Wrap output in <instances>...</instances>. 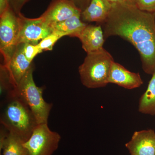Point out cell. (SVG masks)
Instances as JSON below:
<instances>
[{
    "label": "cell",
    "mask_w": 155,
    "mask_h": 155,
    "mask_svg": "<svg viewBox=\"0 0 155 155\" xmlns=\"http://www.w3.org/2000/svg\"><path fill=\"white\" fill-rule=\"evenodd\" d=\"M61 140L60 134L51 130L48 124H38L24 146L28 155H52Z\"/></svg>",
    "instance_id": "obj_6"
},
{
    "label": "cell",
    "mask_w": 155,
    "mask_h": 155,
    "mask_svg": "<svg viewBox=\"0 0 155 155\" xmlns=\"http://www.w3.org/2000/svg\"><path fill=\"white\" fill-rule=\"evenodd\" d=\"M64 36H65V35L63 34L53 31L51 33L41 41L38 45L42 51H51L54 45L58 40Z\"/></svg>",
    "instance_id": "obj_17"
},
{
    "label": "cell",
    "mask_w": 155,
    "mask_h": 155,
    "mask_svg": "<svg viewBox=\"0 0 155 155\" xmlns=\"http://www.w3.org/2000/svg\"><path fill=\"white\" fill-rule=\"evenodd\" d=\"M19 28L17 45L20 44H38L41 41L53 32L51 25L41 16L31 19L24 17L21 13L18 14Z\"/></svg>",
    "instance_id": "obj_7"
},
{
    "label": "cell",
    "mask_w": 155,
    "mask_h": 155,
    "mask_svg": "<svg viewBox=\"0 0 155 155\" xmlns=\"http://www.w3.org/2000/svg\"><path fill=\"white\" fill-rule=\"evenodd\" d=\"M22 49L25 58L31 63L38 54L43 52L38 45L28 43H22Z\"/></svg>",
    "instance_id": "obj_18"
},
{
    "label": "cell",
    "mask_w": 155,
    "mask_h": 155,
    "mask_svg": "<svg viewBox=\"0 0 155 155\" xmlns=\"http://www.w3.org/2000/svg\"><path fill=\"white\" fill-rule=\"evenodd\" d=\"M152 75L146 91L140 99L138 110L142 114L154 116L155 115V70Z\"/></svg>",
    "instance_id": "obj_15"
},
{
    "label": "cell",
    "mask_w": 155,
    "mask_h": 155,
    "mask_svg": "<svg viewBox=\"0 0 155 155\" xmlns=\"http://www.w3.org/2000/svg\"><path fill=\"white\" fill-rule=\"evenodd\" d=\"M19 22L18 14L9 6L0 14V51L7 67L17 46Z\"/></svg>",
    "instance_id": "obj_5"
},
{
    "label": "cell",
    "mask_w": 155,
    "mask_h": 155,
    "mask_svg": "<svg viewBox=\"0 0 155 155\" xmlns=\"http://www.w3.org/2000/svg\"><path fill=\"white\" fill-rule=\"evenodd\" d=\"M81 13L70 0H53L41 16L52 25Z\"/></svg>",
    "instance_id": "obj_8"
},
{
    "label": "cell",
    "mask_w": 155,
    "mask_h": 155,
    "mask_svg": "<svg viewBox=\"0 0 155 155\" xmlns=\"http://www.w3.org/2000/svg\"><path fill=\"white\" fill-rule=\"evenodd\" d=\"M81 12L89 5L91 0H70Z\"/></svg>",
    "instance_id": "obj_21"
},
{
    "label": "cell",
    "mask_w": 155,
    "mask_h": 155,
    "mask_svg": "<svg viewBox=\"0 0 155 155\" xmlns=\"http://www.w3.org/2000/svg\"><path fill=\"white\" fill-rule=\"evenodd\" d=\"M33 65L26 59L22 49V44L17 46L8 67L11 83L15 87Z\"/></svg>",
    "instance_id": "obj_11"
},
{
    "label": "cell",
    "mask_w": 155,
    "mask_h": 155,
    "mask_svg": "<svg viewBox=\"0 0 155 155\" xmlns=\"http://www.w3.org/2000/svg\"><path fill=\"white\" fill-rule=\"evenodd\" d=\"M105 38L118 36L130 42L138 51L145 73L155 70V12L143 11L126 2L112 4L103 23Z\"/></svg>",
    "instance_id": "obj_1"
},
{
    "label": "cell",
    "mask_w": 155,
    "mask_h": 155,
    "mask_svg": "<svg viewBox=\"0 0 155 155\" xmlns=\"http://www.w3.org/2000/svg\"><path fill=\"white\" fill-rule=\"evenodd\" d=\"M114 61L111 54L104 48L87 54L78 68L81 83L89 88L106 86L109 83V72Z\"/></svg>",
    "instance_id": "obj_3"
},
{
    "label": "cell",
    "mask_w": 155,
    "mask_h": 155,
    "mask_svg": "<svg viewBox=\"0 0 155 155\" xmlns=\"http://www.w3.org/2000/svg\"><path fill=\"white\" fill-rule=\"evenodd\" d=\"M139 0H125L126 2L128 4H132V5H135L137 3Z\"/></svg>",
    "instance_id": "obj_24"
},
{
    "label": "cell",
    "mask_w": 155,
    "mask_h": 155,
    "mask_svg": "<svg viewBox=\"0 0 155 155\" xmlns=\"http://www.w3.org/2000/svg\"><path fill=\"white\" fill-rule=\"evenodd\" d=\"M112 4L108 0H91L81 14V20L85 23L96 22L103 24L109 17Z\"/></svg>",
    "instance_id": "obj_13"
},
{
    "label": "cell",
    "mask_w": 155,
    "mask_h": 155,
    "mask_svg": "<svg viewBox=\"0 0 155 155\" xmlns=\"http://www.w3.org/2000/svg\"><path fill=\"white\" fill-rule=\"evenodd\" d=\"M9 0H0V14L9 8Z\"/></svg>",
    "instance_id": "obj_22"
},
{
    "label": "cell",
    "mask_w": 155,
    "mask_h": 155,
    "mask_svg": "<svg viewBox=\"0 0 155 155\" xmlns=\"http://www.w3.org/2000/svg\"><path fill=\"white\" fill-rule=\"evenodd\" d=\"M108 1L112 3V4H114V3H122L126 2L125 0H108Z\"/></svg>",
    "instance_id": "obj_23"
},
{
    "label": "cell",
    "mask_w": 155,
    "mask_h": 155,
    "mask_svg": "<svg viewBox=\"0 0 155 155\" xmlns=\"http://www.w3.org/2000/svg\"><path fill=\"white\" fill-rule=\"evenodd\" d=\"M136 5L142 11L155 12V0H139Z\"/></svg>",
    "instance_id": "obj_19"
},
{
    "label": "cell",
    "mask_w": 155,
    "mask_h": 155,
    "mask_svg": "<svg viewBox=\"0 0 155 155\" xmlns=\"http://www.w3.org/2000/svg\"><path fill=\"white\" fill-rule=\"evenodd\" d=\"M87 24L81 20V14H78L51 25V27L53 31L60 32L64 34L65 36L68 35L78 38Z\"/></svg>",
    "instance_id": "obj_14"
},
{
    "label": "cell",
    "mask_w": 155,
    "mask_h": 155,
    "mask_svg": "<svg viewBox=\"0 0 155 155\" xmlns=\"http://www.w3.org/2000/svg\"><path fill=\"white\" fill-rule=\"evenodd\" d=\"M105 38L101 25L91 24L86 25L78 37L82 48L87 54L103 48Z\"/></svg>",
    "instance_id": "obj_12"
},
{
    "label": "cell",
    "mask_w": 155,
    "mask_h": 155,
    "mask_svg": "<svg viewBox=\"0 0 155 155\" xmlns=\"http://www.w3.org/2000/svg\"><path fill=\"white\" fill-rule=\"evenodd\" d=\"M28 0H9V5L17 14L20 13L23 5Z\"/></svg>",
    "instance_id": "obj_20"
},
{
    "label": "cell",
    "mask_w": 155,
    "mask_h": 155,
    "mask_svg": "<svg viewBox=\"0 0 155 155\" xmlns=\"http://www.w3.org/2000/svg\"><path fill=\"white\" fill-rule=\"evenodd\" d=\"M0 122L9 132L17 136L25 143L38 125L32 111L14 89L5 97Z\"/></svg>",
    "instance_id": "obj_2"
},
{
    "label": "cell",
    "mask_w": 155,
    "mask_h": 155,
    "mask_svg": "<svg viewBox=\"0 0 155 155\" xmlns=\"http://www.w3.org/2000/svg\"><path fill=\"white\" fill-rule=\"evenodd\" d=\"M108 83L115 84L127 89H133L140 87L143 81L139 73L130 72L114 61L109 72Z\"/></svg>",
    "instance_id": "obj_10"
},
{
    "label": "cell",
    "mask_w": 155,
    "mask_h": 155,
    "mask_svg": "<svg viewBox=\"0 0 155 155\" xmlns=\"http://www.w3.org/2000/svg\"><path fill=\"white\" fill-rule=\"evenodd\" d=\"M24 143L18 136L9 132L2 146L0 147V151L3 150V155H28Z\"/></svg>",
    "instance_id": "obj_16"
},
{
    "label": "cell",
    "mask_w": 155,
    "mask_h": 155,
    "mask_svg": "<svg viewBox=\"0 0 155 155\" xmlns=\"http://www.w3.org/2000/svg\"><path fill=\"white\" fill-rule=\"evenodd\" d=\"M130 155H155V132L152 129L134 132L125 144Z\"/></svg>",
    "instance_id": "obj_9"
},
{
    "label": "cell",
    "mask_w": 155,
    "mask_h": 155,
    "mask_svg": "<svg viewBox=\"0 0 155 155\" xmlns=\"http://www.w3.org/2000/svg\"><path fill=\"white\" fill-rule=\"evenodd\" d=\"M33 71L32 65L14 89L30 108L38 124H48L53 104L45 101L43 97L44 88L35 84Z\"/></svg>",
    "instance_id": "obj_4"
}]
</instances>
